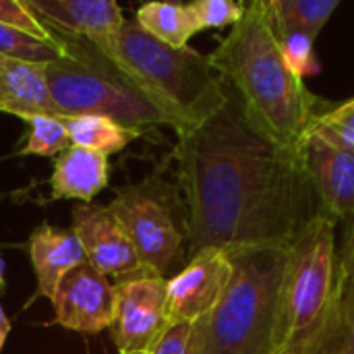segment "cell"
<instances>
[{
  "instance_id": "cell-1",
  "label": "cell",
  "mask_w": 354,
  "mask_h": 354,
  "mask_svg": "<svg viewBox=\"0 0 354 354\" xmlns=\"http://www.w3.org/2000/svg\"><path fill=\"white\" fill-rule=\"evenodd\" d=\"M187 207L189 259L205 249H286L319 214L299 145L259 129L228 102L174 149Z\"/></svg>"
},
{
  "instance_id": "cell-2",
  "label": "cell",
  "mask_w": 354,
  "mask_h": 354,
  "mask_svg": "<svg viewBox=\"0 0 354 354\" xmlns=\"http://www.w3.org/2000/svg\"><path fill=\"white\" fill-rule=\"evenodd\" d=\"M207 58L247 116L282 143L299 145L326 108L288 71L270 21L268 0L245 4L243 19Z\"/></svg>"
},
{
  "instance_id": "cell-3",
  "label": "cell",
  "mask_w": 354,
  "mask_h": 354,
  "mask_svg": "<svg viewBox=\"0 0 354 354\" xmlns=\"http://www.w3.org/2000/svg\"><path fill=\"white\" fill-rule=\"evenodd\" d=\"M151 100L174 114L185 133L212 118L228 102V87L209 58L193 48H172L137 21H124L106 41L95 44Z\"/></svg>"
},
{
  "instance_id": "cell-4",
  "label": "cell",
  "mask_w": 354,
  "mask_h": 354,
  "mask_svg": "<svg viewBox=\"0 0 354 354\" xmlns=\"http://www.w3.org/2000/svg\"><path fill=\"white\" fill-rule=\"evenodd\" d=\"M60 56L46 64L48 87L56 112L64 116H106L127 129L170 127L176 135L185 124L151 100L91 39L54 35Z\"/></svg>"
},
{
  "instance_id": "cell-5",
  "label": "cell",
  "mask_w": 354,
  "mask_h": 354,
  "mask_svg": "<svg viewBox=\"0 0 354 354\" xmlns=\"http://www.w3.org/2000/svg\"><path fill=\"white\" fill-rule=\"evenodd\" d=\"M286 249H249L230 253L232 278L201 319L199 354H280L278 313Z\"/></svg>"
},
{
  "instance_id": "cell-6",
  "label": "cell",
  "mask_w": 354,
  "mask_h": 354,
  "mask_svg": "<svg viewBox=\"0 0 354 354\" xmlns=\"http://www.w3.org/2000/svg\"><path fill=\"white\" fill-rule=\"evenodd\" d=\"M336 224L319 212L286 247L278 313L280 354L309 338L342 290Z\"/></svg>"
},
{
  "instance_id": "cell-7",
  "label": "cell",
  "mask_w": 354,
  "mask_h": 354,
  "mask_svg": "<svg viewBox=\"0 0 354 354\" xmlns=\"http://www.w3.org/2000/svg\"><path fill=\"white\" fill-rule=\"evenodd\" d=\"M176 199L170 187L158 178H145L120 187L108 209L131 239L141 266L166 278V274L185 257L183 226L174 216Z\"/></svg>"
},
{
  "instance_id": "cell-8",
  "label": "cell",
  "mask_w": 354,
  "mask_h": 354,
  "mask_svg": "<svg viewBox=\"0 0 354 354\" xmlns=\"http://www.w3.org/2000/svg\"><path fill=\"white\" fill-rule=\"evenodd\" d=\"M116 311L110 326L112 342L120 354L147 353L168 328L166 278L141 268L116 280Z\"/></svg>"
},
{
  "instance_id": "cell-9",
  "label": "cell",
  "mask_w": 354,
  "mask_h": 354,
  "mask_svg": "<svg viewBox=\"0 0 354 354\" xmlns=\"http://www.w3.org/2000/svg\"><path fill=\"white\" fill-rule=\"evenodd\" d=\"M230 278V253L205 249L193 255L176 276L166 280L168 324L197 322L209 315L224 297Z\"/></svg>"
},
{
  "instance_id": "cell-10",
  "label": "cell",
  "mask_w": 354,
  "mask_h": 354,
  "mask_svg": "<svg viewBox=\"0 0 354 354\" xmlns=\"http://www.w3.org/2000/svg\"><path fill=\"white\" fill-rule=\"evenodd\" d=\"M52 307L56 326L81 334L106 332L116 311L114 284L85 261L60 280Z\"/></svg>"
},
{
  "instance_id": "cell-11",
  "label": "cell",
  "mask_w": 354,
  "mask_h": 354,
  "mask_svg": "<svg viewBox=\"0 0 354 354\" xmlns=\"http://www.w3.org/2000/svg\"><path fill=\"white\" fill-rule=\"evenodd\" d=\"M71 230L83 247L85 261L102 276L120 280L143 268L131 239L108 205L77 203Z\"/></svg>"
},
{
  "instance_id": "cell-12",
  "label": "cell",
  "mask_w": 354,
  "mask_h": 354,
  "mask_svg": "<svg viewBox=\"0 0 354 354\" xmlns=\"http://www.w3.org/2000/svg\"><path fill=\"white\" fill-rule=\"evenodd\" d=\"M301 160L322 214L354 220V151L332 145L315 135L299 141Z\"/></svg>"
},
{
  "instance_id": "cell-13",
  "label": "cell",
  "mask_w": 354,
  "mask_h": 354,
  "mask_svg": "<svg viewBox=\"0 0 354 354\" xmlns=\"http://www.w3.org/2000/svg\"><path fill=\"white\" fill-rule=\"evenodd\" d=\"M33 15L54 35H79L93 44L110 39L127 21L110 0H25ZM56 41V39H54Z\"/></svg>"
},
{
  "instance_id": "cell-14",
  "label": "cell",
  "mask_w": 354,
  "mask_h": 354,
  "mask_svg": "<svg viewBox=\"0 0 354 354\" xmlns=\"http://www.w3.org/2000/svg\"><path fill=\"white\" fill-rule=\"evenodd\" d=\"M29 259L37 278V290L29 303L37 297L52 301L60 280L85 263V253L73 230L56 228L52 224H39L27 241Z\"/></svg>"
},
{
  "instance_id": "cell-15",
  "label": "cell",
  "mask_w": 354,
  "mask_h": 354,
  "mask_svg": "<svg viewBox=\"0 0 354 354\" xmlns=\"http://www.w3.org/2000/svg\"><path fill=\"white\" fill-rule=\"evenodd\" d=\"M0 112L19 116H58L50 95L46 64L0 54Z\"/></svg>"
},
{
  "instance_id": "cell-16",
  "label": "cell",
  "mask_w": 354,
  "mask_h": 354,
  "mask_svg": "<svg viewBox=\"0 0 354 354\" xmlns=\"http://www.w3.org/2000/svg\"><path fill=\"white\" fill-rule=\"evenodd\" d=\"M108 187V158L77 145H68L56 160L50 176L52 201L75 199L91 203Z\"/></svg>"
},
{
  "instance_id": "cell-17",
  "label": "cell",
  "mask_w": 354,
  "mask_h": 354,
  "mask_svg": "<svg viewBox=\"0 0 354 354\" xmlns=\"http://www.w3.org/2000/svg\"><path fill=\"white\" fill-rule=\"evenodd\" d=\"M288 354H354V290L342 288L319 326Z\"/></svg>"
},
{
  "instance_id": "cell-18",
  "label": "cell",
  "mask_w": 354,
  "mask_h": 354,
  "mask_svg": "<svg viewBox=\"0 0 354 354\" xmlns=\"http://www.w3.org/2000/svg\"><path fill=\"white\" fill-rule=\"evenodd\" d=\"M62 120H64L71 145L97 151L106 158L122 151L131 141H135L141 135V131L127 129L106 116L83 114V116H64Z\"/></svg>"
},
{
  "instance_id": "cell-19",
  "label": "cell",
  "mask_w": 354,
  "mask_h": 354,
  "mask_svg": "<svg viewBox=\"0 0 354 354\" xmlns=\"http://www.w3.org/2000/svg\"><path fill=\"white\" fill-rule=\"evenodd\" d=\"M135 21L149 35L172 48H187V41L195 33H199V27L193 19L189 4L147 2L139 6Z\"/></svg>"
},
{
  "instance_id": "cell-20",
  "label": "cell",
  "mask_w": 354,
  "mask_h": 354,
  "mask_svg": "<svg viewBox=\"0 0 354 354\" xmlns=\"http://www.w3.org/2000/svg\"><path fill=\"white\" fill-rule=\"evenodd\" d=\"M338 6V0H268L274 33L303 31L311 37H317Z\"/></svg>"
},
{
  "instance_id": "cell-21",
  "label": "cell",
  "mask_w": 354,
  "mask_h": 354,
  "mask_svg": "<svg viewBox=\"0 0 354 354\" xmlns=\"http://www.w3.org/2000/svg\"><path fill=\"white\" fill-rule=\"evenodd\" d=\"M27 122L25 145L19 151L21 156H41V158H58L64 149H68L71 139L60 116H31Z\"/></svg>"
},
{
  "instance_id": "cell-22",
  "label": "cell",
  "mask_w": 354,
  "mask_h": 354,
  "mask_svg": "<svg viewBox=\"0 0 354 354\" xmlns=\"http://www.w3.org/2000/svg\"><path fill=\"white\" fill-rule=\"evenodd\" d=\"M307 135L354 151V97L340 106L324 108L311 122Z\"/></svg>"
},
{
  "instance_id": "cell-23",
  "label": "cell",
  "mask_w": 354,
  "mask_h": 354,
  "mask_svg": "<svg viewBox=\"0 0 354 354\" xmlns=\"http://www.w3.org/2000/svg\"><path fill=\"white\" fill-rule=\"evenodd\" d=\"M0 54L27 60V62H41L48 64L60 56V46L54 41L35 39L19 29L6 27L0 23Z\"/></svg>"
},
{
  "instance_id": "cell-24",
  "label": "cell",
  "mask_w": 354,
  "mask_h": 354,
  "mask_svg": "<svg viewBox=\"0 0 354 354\" xmlns=\"http://www.w3.org/2000/svg\"><path fill=\"white\" fill-rule=\"evenodd\" d=\"M276 37L280 44L282 58L295 77L305 81V77H311L319 71V64L313 52L315 37L303 31H284V33H276Z\"/></svg>"
},
{
  "instance_id": "cell-25",
  "label": "cell",
  "mask_w": 354,
  "mask_h": 354,
  "mask_svg": "<svg viewBox=\"0 0 354 354\" xmlns=\"http://www.w3.org/2000/svg\"><path fill=\"white\" fill-rule=\"evenodd\" d=\"M201 353V319L168 324L149 354H199Z\"/></svg>"
},
{
  "instance_id": "cell-26",
  "label": "cell",
  "mask_w": 354,
  "mask_h": 354,
  "mask_svg": "<svg viewBox=\"0 0 354 354\" xmlns=\"http://www.w3.org/2000/svg\"><path fill=\"white\" fill-rule=\"evenodd\" d=\"M193 19L199 27L203 29H220L228 25H236L243 15H245V4L234 2V0H197L189 4Z\"/></svg>"
},
{
  "instance_id": "cell-27",
  "label": "cell",
  "mask_w": 354,
  "mask_h": 354,
  "mask_svg": "<svg viewBox=\"0 0 354 354\" xmlns=\"http://www.w3.org/2000/svg\"><path fill=\"white\" fill-rule=\"evenodd\" d=\"M0 23L12 29H19L35 39L54 41L52 33L44 27V23L33 15L25 0H0ZM56 44V41H54Z\"/></svg>"
},
{
  "instance_id": "cell-28",
  "label": "cell",
  "mask_w": 354,
  "mask_h": 354,
  "mask_svg": "<svg viewBox=\"0 0 354 354\" xmlns=\"http://www.w3.org/2000/svg\"><path fill=\"white\" fill-rule=\"evenodd\" d=\"M340 274H342V288L354 290V220L351 222L344 249L340 251Z\"/></svg>"
},
{
  "instance_id": "cell-29",
  "label": "cell",
  "mask_w": 354,
  "mask_h": 354,
  "mask_svg": "<svg viewBox=\"0 0 354 354\" xmlns=\"http://www.w3.org/2000/svg\"><path fill=\"white\" fill-rule=\"evenodd\" d=\"M8 332H10V322H8V317H6V313H4V309L0 305V353L4 348V342L8 338Z\"/></svg>"
},
{
  "instance_id": "cell-30",
  "label": "cell",
  "mask_w": 354,
  "mask_h": 354,
  "mask_svg": "<svg viewBox=\"0 0 354 354\" xmlns=\"http://www.w3.org/2000/svg\"><path fill=\"white\" fill-rule=\"evenodd\" d=\"M4 270H6V266H4V259L0 255V290H4Z\"/></svg>"
},
{
  "instance_id": "cell-31",
  "label": "cell",
  "mask_w": 354,
  "mask_h": 354,
  "mask_svg": "<svg viewBox=\"0 0 354 354\" xmlns=\"http://www.w3.org/2000/svg\"><path fill=\"white\" fill-rule=\"evenodd\" d=\"M137 354H147V353H137Z\"/></svg>"
}]
</instances>
